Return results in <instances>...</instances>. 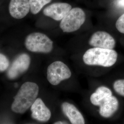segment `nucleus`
Wrapping results in <instances>:
<instances>
[{"mask_svg": "<svg viewBox=\"0 0 124 124\" xmlns=\"http://www.w3.org/2000/svg\"><path fill=\"white\" fill-rule=\"evenodd\" d=\"M39 86L35 83L26 82L23 83L14 98L12 110L18 114H23L31 107L37 99Z\"/></svg>", "mask_w": 124, "mask_h": 124, "instance_id": "obj_1", "label": "nucleus"}, {"mask_svg": "<svg viewBox=\"0 0 124 124\" xmlns=\"http://www.w3.org/2000/svg\"><path fill=\"white\" fill-rule=\"evenodd\" d=\"M117 58L118 53L114 50L94 47L85 52L83 60L88 65L109 67L115 64Z\"/></svg>", "mask_w": 124, "mask_h": 124, "instance_id": "obj_2", "label": "nucleus"}, {"mask_svg": "<svg viewBox=\"0 0 124 124\" xmlns=\"http://www.w3.org/2000/svg\"><path fill=\"white\" fill-rule=\"evenodd\" d=\"M25 46L32 52L49 53L53 48V42L44 34L35 32L27 36Z\"/></svg>", "mask_w": 124, "mask_h": 124, "instance_id": "obj_3", "label": "nucleus"}, {"mask_svg": "<svg viewBox=\"0 0 124 124\" xmlns=\"http://www.w3.org/2000/svg\"><path fill=\"white\" fill-rule=\"evenodd\" d=\"M85 20V14L83 10L75 8L72 9L62 19L60 27L63 32L70 33L79 30Z\"/></svg>", "mask_w": 124, "mask_h": 124, "instance_id": "obj_4", "label": "nucleus"}, {"mask_svg": "<svg viewBox=\"0 0 124 124\" xmlns=\"http://www.w3.org/2000/svg\"><path fill=\"white\" fill-rule=\"evenodd\" d=\"M71 76L70 68L61 61L53 62L47 68V79L53 85H58L62 80L69 79Z\"/></svg>", "mask_w": 124, "mask_h": 124, "instance_id": "obj_5", "label": "nucleus"}, {"mask_svg": "<svg viewBox=\"0 0 124 124\" xmlns=\"http://www.w3.org/2000/svg\"><path fill=\"white\" fill-rule=\"evenodd\" d=\"M31 61V58L27 54L23 53L18 56L8 70V77L11 80L18 78L28 70Z\"/></svg>", "mask_w": 124, "mask_h": 124, "instance_id": "obj_6", "label": "nucleus"}, {"mask_svg": "<svg viewBox=\"0 0 124 124\" xmlns=\"http://www.w3.org/2000/svg\"><path fill=\"white\" fill-rule=\"evenodd\" d=\"M114 37L105 31L95 32L89 40V44L94 47L104 49H113L115 46Z\"/></svg>", "mask_w": 124, "mask_h": 124, "instance_id": "obj_7", "label": "nucleus"}, {"mask_svg": "<svg viewBox=\"0 0 124 124\" xmlns=\"http://www.w3.org/2000/svg\"><path fill=\"white\" fill-rule=\"evenodd\" d=\"M72 9L70 5L66 3H55L46 7L43 10L45 15L56 21L62 20Z\"/></svg>", "mask_w": 124, "mask_h": 124, "instance_id": "obj_8", "label": "nucleus"}, {"mask_svg": "<svg viewBox=\"0 0 124 124\" xmlns=\"http://www.w3.org/2000/svg\"><path fill=\"white\" fill-rule=\"evenodd\" d=\"M32 117L40 122H46L51 117V112L40 98L36 100L31 106Z\"/></svg>", "mask_w": 124, "mask_h": 124, "instance_id": "obj_9", "label": "nucleus"}, {"mask_svg": "<svg viewBox=\"0 0 124 124\" xmlns=\"http://www.w3.org/2000/svg\"><path fill=\"white\" fill-rule=\"evenodd\" d=\"M30 10L29 0H11L9 10L10 15L16 19L24 18Z\"/></svg>", "mask_w": 124, "mask_h": 124, "instance_id": "obj_10", "label": "nucleus"}, {"mask_svg": "<svg viewBox=\"0 0 124 124\" xmlns=\"http://www.w3.org/2000/svg\"><path fill=\"white\" fill-rule=\"evenodd\" d=\"M62 111L72 124H85L83 115L75 106L68 102L62 105Z\"/></svg>", "mask_w": 124, "mask_h": 124, "instance_id": "obj_11", "label": "nucleus"}, {"mask_svg": "<svg viewBox=\"0 0 124 124\" xmlns=\"http://www.w3.org/2000/svg\"><path fill=\"white\" fill-rule=\"evenodd\" d=\"M99 107L100 115L103 117L109 118L117 110L119 107V102L116 98L112 96Z\"/></svg>", "mask_w": 124, "mask_h": 124, "instance_id": "obj_12", "label": "nucleus"}, {"mask_svg": "<svg viewBox=\"0 0 124 124\" xmlns=\"http://www.w3.org/2000/svg\"><path fill=\"white\" fill-rule=\"evenodd\" d=\"M112 96L111 90L104 86H101L96 89L90 97L91 103L95 106H100L107 99Z\"/></svg>", "mask_w": 124, "mask_h": 124, "instance_id": "obj_13", "label": "nucleus"}, {"mask_svg": "<svg viewBox=\"0 0 124 124\" xmlns=\"http://www.w3.org/2000/svg\"><path fill=\"white\" fill-rule=\"evenodd\" d=\"M52 0H29L31 13L36 14L38 13L42 8Z\"/></svg>", "mask_w": 124, "mask_h": 124, "instance_id": "obj_14", "label": "nucleus"}, {"mask_svg": "<svg viewBox=\"0 0 124 124\" xmlns=\"http://www.w3.org/2000/svg\"><path fill=\"white\" fill-rule=\"evenodd\" d=\"M113 86L117 93L124 97V79L116 80L114 83Z\"/></svg>", "mask_w": 124, "mask_h": 124, "instance_id": "obj_15", "label": "nucleus"}, {"mask_svg": "<svg viewBox=\"0 0 124 124\" xmlns=\"http://www.w3.org/2000/svg\"><path fill=\"white\" fill-rule=\"evenodd\" d=\"M9 66V61L8 58L4 55L0 53V72L7 70Z\"/></svg>", "mask_w": 124, "mask_h": 124, "instance_id": "obj_16", "label": "nucleus"}, {"mask_svg": "<svg viewBox=\"0 0 124 124\" xmlns=\"http://www.w3.org/2000/svg\"><path fill=\"white\" fill-rule=\"evenodd\" d=\"M115 26L120 33L124 34V13L118 19L115 23Z\"/></svg>", "mask_w": 124, "mask_h": 124, "instance_id": "obj_17", "label": "nucleus"}, {"mask_svg": "<svg viewBox=\"0 0 124 124\" xmlns=\"http://www.w3.org/2000/svg\"><path fill=\"white\" fill-rule=\"evenodd\" d=\"M117 4L119 7L124 8V0H118L117 1Z\"/></svg>", "mask_w": 124, "mask_h": 124, "instance_id": "obj_18", "label": "nucleus"}, {"mask_svg": "<svg viewBox=\"0 0 124 124\" xmlns=\"http://www.w3.org/2000/svg\"><path fill=\"white\" fill-rule=\"evenodd\" d=\"M53 124H68L66 122H64V121H58L56 122H55V123Z\"/></svg>", "mask_w": 124, "mask_h": 124, "instance_id": "obj_19", "label": "nucleus"}]
</instances>
